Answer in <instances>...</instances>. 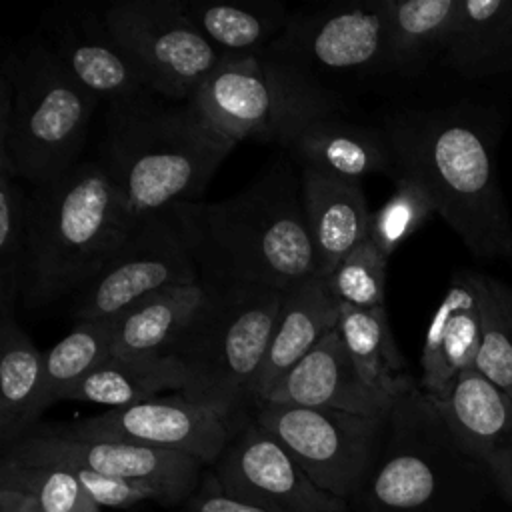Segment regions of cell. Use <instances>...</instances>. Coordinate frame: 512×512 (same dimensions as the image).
I'll list each match as a JSON object with an SVG mask.
<instances>
[{
    "label": "cell",
    "mask_w": 512,
    "mask_h": 512,
    "mask_svg": "<svg viewBox=\"0 0 512 512\" xmlns=\"http://www.w3.org/2000/svg\"><path fill=\"white\" fill-rule=\"evenodd\" d=\"M208 296L210 286L200 280L166 288L132 304L110 318L114 326V352L166 356Z\"/></svg>",
    "instance_id": "cell-25"
},
{
    "label": "cell",
    "mask_w": 512,
    "mask_h": 512,
    "mask_svg": "<svg viewBox=\"0 0 512 512\" xmlns=\"http://www.w3.org/2000/svg\"><path fill=\"white\" fill-rule=\"evenodd\" d=\"M384 138L396 172L428 188L436 212L476 258L512 256V220L488 124L466 108L406 112L390 120Z\"/></svg>",
    "instance_id": "cell-2"
},
{
    "label": "cell",
    "mask_w": 512,
    "mask_h": 512,
    "mask_svg": "<svg viewBox=\"0 0 512 512\" xmlns=\"http://www.w3.org/2000/svg\"><path fill=\"white\" fill-rule=\"evenodd\" d=\"M104 18L144 86L160 98L190 100L222 60L180 0H126L106 8Z\"/></svg>",
    "instance_id": "cell-10"
},
{
    "label": "cell",
    "mask_w": 512,
    "mask_h": 512,
    "mask_svg": "<svg viewBox=\"0 0 512 512\" xmlns=\"http://www.w3.org/2000/svg\"><path fill=\"white\" fill-rule=\"evenodd\" d=\"M480 310L472 272H456L434 310L420 354L418 386L434 400H444L454 382L476 364L480 350Z\"/></svg>",
    "instance_id": "cell-20"
},
{
    "label": "cell",
    "mask_w": 512,
    "mask_h": 512,
    "mask_svg": "<svg viewBox=\"0 0 512 512\" xmlns=\"http://www.w3.org/2000/svg\"><path fill=\"white\" fill-rule=\"evenodd\" d=\"M432 214L438 212L428 188L418 178L396 172L392 196L372 214L370 240L390 258Z\"/></svg>",
    "instance_id": "cell-34"
},
{
    "label": "cell",
    "mask_w": 512,
    "mask_h": 512,
    "mask_svg": "<svg viewBox=\"0 0 512 512\" xmlns=\"http://www.w3.org/2000/svg\"><path fill=\"white\" fill-rule=\"evenodd\" d=\"M188 384L184 366L172 356H140L112 352L84 376L62 402H92L124 408L152 400L166 390L182 392Z\"/></svg>",
    "instance_id": "cell-26"
},
{
    "label": "cell",
    "mask_w": 512,
    "mask_h": 512,
    "mask_svg": "<svg viewBox=\"0 0 512 512\" xmlns=\"http://www.w3.org/2000/svg\"><path fill=\"white\" fill-rule=\"evenodd\" d=\"M510 262H512V256H510Z\"/></svg>",
    "instance_id": "cell-40"
},
{
    "label": "cell",
    "mask_w": 512,
    "mask_h": 512,
    "mask_svg": "<svg viewBox=\"0 0 512 512\" xmlns=\"http://www.w3.org/2000/svg\"><path fill=\"white\" fill-rule=\"evenodd\" d=\"M480 310V350L474 370L512 400V286L474 272Z\"/></svg>",
    "instance_id": "cell-31"
},
{
    "label": "cell",
    "mask_w": 512,
    "mask_h": 512,
    "mask_svg": "<svg viewBox=\"0 0 512 512\" xmlns=\"http://www.w3.org/2000/svg\"><path fill=\"white\" fill-rule=\"evenodd\" d=\"M114 352L112 320H82L44 352V384L42 408L62 402L64 394L72 390L84 376L102 364Z\"/></svg>",
    "instance_id": "cell-30"
},
{
    "label": "cell",
    "mask_w": 512,
    "mask_h": 512,
    "mask_svg": "<svg viewBox=\"0 0 512 512\" xmlns=\"http://www.w3.org/2000/svg\"><path fill=\"white\" fill-rule=\"evenodd\" d=\"M66 468H70L76 474V478L80 480L88 496L100 508H134L142 502L158 504V496L142 484L128 482L116 476H106L82 466H66Z\"/></svg>",
    "instance_id": "cell-36"
},
{
    "label": "cell",
    "mask_w": 512,
    "mask_h": 512,
    "mask_svg": "<svg viewBox=\"0 0 512 512\" xmlns=\"http://www.w3.org/2000/svg\"><path fill=\"white\" fill-rule=\"evenodd\" d=\"M0 488L34 498L46 512H100L76 474L62 464L26 462L2 456Z\"/></svg>",
    "instance_id": "cell-33"
},
{
    "label": "cell",
    "mask_w": 512,
    "mask_h": 512,
    "mask_svg": "<svg viewBox=\"0 0 512 512\" xmlns=\"http://www.w3.org/2000/svg\"><path fill=\"white\" fill-rule=\"evenodd\" d=\"M234 146L192 100L144 92L106 104L96 160L140 220L196 202Z\"/></svg>",
    "instance_id": "cell-3"
},
{
    "label": "cell",
    "mask_w": 512,
    "mask_h": 512,
    "mask_svg": "<svg viewBox=\"0 0 512 512\" xmlns=\"http://www.w3.org/2000/svg\"><path fill=\"white\" fill-rule=\"evenodd\" d=\"M210 468L226 494L268 512H350L346 500L318 488L254 418Z\"/></svg>",
    "instance_id": "cell-14"
},
{
    "label": "cell",
    "mask_w": 512,
    "mask_h": 512,
    "mask_svg": "<svg viewBox=\"0 0 512 512\" xmlns=\"http://www.w3.org/2000/svg\"><path fill=\"white\" fill-rule=\"evenodd\" d=\"M36 500L10 488H0V512H34Z\"/></svg>",
    "instance_id": "cell-38"
},
{
    "label": "cell",
    "mask_w": 512,
    "mask_h": 512,
    "mask_svg": "<svg viewBox=\"0 0 512 512\" xmlns=\"http://www.w3.org/2000/svg\"><path fill=\"white\" fill-rule=\"evenodd\" d=\"M338 322L340 304L332 296L324 276L316 274L284 292L254 384L256 406L326 334L338 328Z\"/></svg>",
    "instance_id": "cell-21"
},
{
    "label": "cell",
    "mask_w": 512,
    "mask_h": 512,
    "mask_svg": "<svg viewBox=\"0 0 512 512\" xmlns=\"http://www.w3.org/2000/svg\"><path fill=\"white\" fill-rule=\"evenodd\" d=\"M388 256L368 238L328 276L326 284L340 306L374 310L386 306Z\"/></svg>",
    "instance_id": "cell-35"
},
{
    "label": "cell",
    "mask_w": 512,
    "mask_h": 512,
    "mask_svg": "<svg viewBox=\"0 0 512 512\" xmlns=\"http://www.w3.org/2000/svg\"><path fill=\"white\" fill-rule=\"evenodd\" d=\"M396 398L362 378L338 330H332L270 388L262 402L386 418Z\"/></svg>",
    "instance_id": "cell-16"
},
{
    "label": "cell",
    "mask_w": 512,
    "mask_h": 512,
    "mask_svg": "<svg viewBox=\"0 0 512 512\" xmlns=\"http://www.w3.org/2000/svg\"><path fill=\"white\" fill-rule=\"evenodd\" d=\"M48 46L98 100L114 104L150 92L112 36L104 12H72L56 20Z\"/></svg>",
    "instance_id": "cell-18"
},
{
    "label": "cell",
    "mask_w": 512,
    "mask_h": 512,
    "mask_svg": "<svg viewBox=\"0 0 512 512\" xmlns=\"http://www.w3.org/2000/svg\"><path fill=\"white\" fill-rule=\"evenodd\" d=\"M60 426L74 436L182 452L198 458L204 466H212L244 424L190 402L178 392L124 408H108L96 416Z\"/></svg>",
    "instance_id": "cell-13"
},
{
    "label": "cell",
    "mask_w": 512,
    "mask_h": 512,
    "mask_svg": "<svg viewBox=\"0 0 512 512\" xmlns=\"http://www.w3.org/2000/svg\"><path fill=\"white\" fill-rule=\"evenodd\" d=\"M190 100L236 144L256 140L282 148L310 120L344 112L340 94L314 70L272 48L222 56Z\"/></svg>",
    "instance_id": "cell-8"
},
{
    "label": "cell",
    "mask_w": 512,
    "mask_h": 512,
    "mask_svg": "<svg viewBox=\"0 0 512 512\" xmlns=\"http://www.w3.org/2000/svg\"><path fill=\"white\" fill-rule=\"evenodd\" d=\"M480 480L492 482L438 402L414 382L394 400L378 454L348 504L350 512H454V498Z\"/></svg>",
    "instance_id": "cell-6"
},
{
    "label": "cell",
    "mask_w": 512,
    "mask_h": 512,
    "mask_svg": "<svg viewBox=\"0 0 512 512\" xmlns=\"http://www.w3.org/2000/svg\"><path fill=\"white\" fill-rule=\"evenodd\" d=\"M200 268L170 210L134 222L100 272L72 302L74 322L108 320L172 286L200 282Z\"/></svg>",
    "instance_id": "cell-11"
},
{
    "label": "cell",
    "mask_w": 512,
    "mask_h": 512,
    "mask_svg": "<svg viewBox=\"0 0 512 512\" xmlns=\"http://www.w3.org/2000/svg\"><path fill=\"white\" fill-rule=\"evenodd\" d=\"M2 456L82 466L136 482L150 488L158 496L160 506H182L196 490L204 472V464L194 456L120 440L82 438L66 432L60 424H36Z\"/></svg>",
    "instance_id": "cell-12"
},
{
    "label": "cell",
    "mask_w": 512,
    "mask_h": 512,
    "mask_svg": "<svg viewBox=\"0 0 512 512\" xmlns=\"http://www.w3.org/2000/svg\"><path fill=\"white\" fill-rule=\"evenodd\" d=\"M252 418L290 452L324 492L350 502L378 454L386 418L332 408L262 402Z\"/></svg>",
    "instance_id": "cell-9"
},
{
    "label": "cell",
    "mask_w": 512,
    "mask_h": 512,
    "mask_svg": "<svg viewBox=\"0 0 512 512\" xmlns=\"http://www.w3.org/2000/svg\"><path fill=\"white\" fill-rule=\"evenodd\" d=\"M272 50L310 70H392L388 0L332 4L314 14L292 16Z\"/></svg>",
    "instance_id": "cell-15"
},
{
    "label": "cell",
    "mask_w": 512,
    "mask_h": 512,
    "mask_svg": "<svg viewBox=\"0 0 512 512\" xmlns=\"http://www.w3.org/2000/svg\"><path fill=\"white\" fill-rule=\"evenodd\" d=\"M30 192L16 176L0 172V310L16 312L28 264Z\"/></svg>",
    "instance_id": "cell-32"
},
{
    "label": "cell",
    "mask_w": 512,
    "mask_h": 512,
    "mask_svg": "<svg viewBox=\"0 0 512 512\" xmlns=\"http://www.w3.org/2000/svg\"><path fill=\"white\" fill-rule=\"evenodd\" d=\"M442 54L464 78L512 72V0H460Z\"/></svg>",
    "instance_id": "cell-24"
},
{
    "label": "cell",
    "mask_w": 512,
    "mask_h": 512,
    "mask_svg": "<svg viewBox=\"0 0 512 512\" xmlns=\"http://www.w3.org/2000/svg\"><path fill=\"white\" fill-rule=\"evenodd\" d=\"M34 512H46V510H44V508H42V506L36 502V504H34Z\"/></svg>",
    "instance_id": "cell-39"
},
{
    "label": "cell",
    "mask_w": 512,
    "mask_h": 512,
    "mask_svg": "<svg viewBox=\"0 0 512 512\" xmlns=\"http://www.w3.org/2000/svg\"><path fill=\"white\" fill-rule=\"evenodd\" d=\"M304 214L318 272L328 276L352 250L370 238L372 210L360 182L300 170Z\"/></svg>",
    "instance_id": "cell-22"
},
{
    "label": "cell",
    "mask_w": 512,
    "mask_h": 512,
    "mask_svg": "<svg viewBox=\"0 0 512 512\" xmlns=\"http://www.w3.org/2000/svg\"><path fill=\"white\" fill-rule=\"evenodd\" d=\"M186 16L222 56H244L272 48L286 32L290 12L280 2L180 0Z\"/></svg>",
    "instance_id": "cell-27"
},
{
    "label": "cell",
    "mask_w": 512,
    "mask_h": 512,
    "mask_svg": "<svg viewBox=\"0 0 512 512\" xmlns=\"http://www.w3.org/2000/svg\"><path fill=\"white\" fill-rule=\"evenodd\" d=\"M168 210L208 284L288 292L320 274L300 170L288 158H278L224 200L180 202Z\"/></svg>",
    "instance_id": "cell-1"
},
{
    "label": "cell",
    "mask_w": 512,
    "mask_h": 512,
    "mask_svg": "<svg viewBox=\"0 0 512 512\" xmlns=\"http://www.w3.org/2000/svg\"><path fill=\"white\" fill-rule=\"evenodd\" d=\"M124 196L98 160H80L36 186L28 204V264L22 304L46 308L90 282L132 230Z\"/></svg>",
    "instance_id": "cell-4"
},
{
    "label": "cell",
    "mask_w": 512,
    "mask_h": 512,
    "mask_svg": "<svg viewBox=\"0 0 512 512\" xmlns=\"http://www.w3.org/2000/svg\"><path fill=\"white\" fill-rule=\"evenodd\" d=\"M178 512H268L248 502H242L230 494H226L216 480L212 468L202 472V478L192 492V496L180 506Z\"/></svg>",
    "instance_id": "cell-37"
},
{
    "label": "cell",
    "mask_w": 512,
    "mask_h": 512,
    "mask_svg": "<svg viewBox=\"0 0 512 512\" xmlns=\"http://www.w3.org/2000/svg\"><path fill=\"white\" fill-rule=\"evenodd\" d=\"M336 330L368 384L392 396H400L414 384L404 372L406 362L394 342L386 306L374 310L340 306Z\"/></svg>",
    "instance_id": "cell-28"
},
{
    "label": "cell",
    "mask_w": 512,
    "mask_h": 512,
    "mask_svg": "<svg viewBox=\"0 0 512 512\" xmlns=\"http://www.w3.org/2000/svg\"><path fill=\"white\" fill-rule=\"evenodd\" d=\"M298 170L360 182L372 174H396L382 132L350 122L344 112L326 114L300 126L284 144Z\"/></svg>",
    "instance_id": "cell-19"
},
{
    "label": "cell",
    "mask_w": 512,
    "mask_h": 512,
    "mask_svg": "<svg viewBox=\"0 0 512 512\" xmlns=\"http://www.w3.org/2000/svg\"><path fill=\"white\" fill-rule=\"evenodd\" d=\"M460 0H388L390 68L414 72L444 52Z\"/></svg>",
    "instance_id": "cell-29"
},
{
    "label": "cell",
    "mask_w": 512,
    "mask_h": 512,
    "mask_svg": "<svg viewBox=\"0 0 512 512\" xmlns=\"http://www.w3.org/2000/svg\"><path fill=\"white\" fill-rule=\"evenodd\" d=\"M436 402L452 432L512 506V400L472 368Z\"/></svg>",
    "instance_id": "cell-17"
},
{
    "label": "cell",
    "mask_w": 512,
    "mask_h": 512,
    "mask_svg": "<svg viewBox=\"0 0 512 512\" xmlns=\"http://www.w3.org/2000/svg\"><path fill=\"white\" fill-rule=\"evenodd\" d=\"M44 352L16 322V312L0 310V444L2 452L24 438L42 408Z\"/></svg>",
    "instance_id": "cell-23"
},
{
    "label": "cell",
    "mask_w": 512,
    "mask_h": 512,
    "mask_svg": "<svg viewBox=\"0 0 512 512\" xmlns=\"http://www.w3.org/2000/svg\"><path fill=\"white\" fill-rule=\"evenodd\" d=\"M208 286V300L168 356L188 374L184 398L246 424L256 408L254 384L284 292L248 284Z\"/></svg>",
    "instance_id": "cell-7"
},
{
    "label": "cell",
    "mask_w": 512,
    "mask_h": 512,
    "mask_svg": "<svg viewBox=\"0 0 512 512\" xmlns=\"http://www.w3.org/2000/svg\"><path fill=\"white\" fill-rule=\"evenodd\" d=\"M98 98L54 54L32 40L0 66V172L34 188L80 160Z\"/></svg>",
    "instance_id": "cell-5"
}]
</instances>
